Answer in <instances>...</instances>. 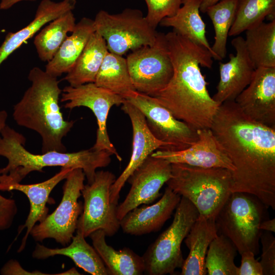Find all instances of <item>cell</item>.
Instances as JSON below:
<instances>
[{
	"instance_id": "obj_1",
	"label": "cell",
	"mask_w": 275,
	"mask_h": 275,
	"mask_svg": "<svg viewBox=\"0 0 275 275\" xmlns=\"http://www.w3.org/2000/svg\"><path fill=\"white\" fill-rule=\"evenodd\" d=\"M234 166L231 192L275 209V128L250 119L235 101L222 103L210 128Z\"/></svg>"
},
{
	"instance_id": "obj_2",
	"label": "cell",
	"mask_w": 275,
	"mask_h": 275,
	"mask_svg": "<svg viewBox=\"0 0 275 275\" xmlns=\"http://www.w3.org/2000/svg\"><path fill=\"white\" fill-rule=\"evenodd\" d=\"M165 36L173 74L166 87L153 97L192 128H210L221 104L210 95L200 67L211 69L212 55L174 31Z\"/></svg>"
},
{
	"instance_id": "obj_3",
	"label": "cell",
	"mask_w": 275,
	"mask_h": 275,
	"mask_svg": "<svg viewBox=\"0 0 275 275\" xmlns=\"http://www.w3.org/2000/svg\"><path fill=\"white\" fill-rule=\"evenodd\" d=\"M24 136L7 124L0 133V156L6 158L8 164L0 169V191H6L10 185L20 183L33 171L42 172L47 167L60 166L81 169L91 183L98 168L106 167L111 162L112 154L106 150L91 148L76 152L51 151L33 154L24 148Z\"/></svg>"
},
{
	"instance_id": "obj_4",
	"label": "cell",
	"mask_w": 275,
	"mask_h": 275,
	"mask_svg": "<svg viewBox=\"0 0 275 275\" xmlns=\"http://www.w3.org/2000/svg\"><path fill=\"white\" fill-rule=\"evenodd\" d=\"M31 86L13 108V117L20 126L37 132L42 140V153L65 152L63 138L74 122L64 120L59 106L62 90L57 77L38 67L29 72Z\"/></svg>"
},
{
	"instance_id": "obj_5",
	"label": "cell",
	"mask_w": 275,
	"mask_h": 275,
	"mask_svg": "<svg viewBox=\"0 0 275 275\" xmlns=\"http://www.w3.org/2000/svg\"><path fill=\"white\" fill-rule=\"evenodd\" d=\"M166 183L173 191L188 199L199 215L214 219L231 194V171L221 168H201L171 163Z\"/></svg>"
},
{
	"instance_id": "obj_6",
	"label": "cell",
	"mask_w": 275,
	"mask_h": 275,
	"mask_svg": "<svg viewBox=\"0 0 275 275\" xmlns=\"http://www.w3.org/2000/svg\"><path fill=\"white\" fill-rule=\"evenodd\" d=\"M266 208L253 195L231 193L215 218L218 234L230 239L240 254L250 251L257 255L262 233L259 226Z\"/></svg>"
},
{
	"instance_id": "obj_7",
	"label": "cell",
	"mask_w": 275,
	"mask_h": 275,
	"mask_svg": "<svg viewBox=\"0 0 275 275\" xmlns=\"http://www.w3.org/2000/svg\"><path fill=\"white\" fill-rule=\"evenodd\" d=\"M171 225L148 248L143 258L145 272L150 275L173 274L181 268L183 259L181 246L199 215L196 207L181 197Z\"/></svg>"
},
{
	"instance_id": "obj_8",
	"label": "cell",
	"mask_w": 275,
	"mask_h": 275,
	"mask_svg": "<svg viewBox=\"0 0 275 275\" xmlns=\"http://www.w3.org/2000/svg\"><path fill=\"white\" fill-rule=\"evenodd\" d=\"M93 20L108 51L116 54L122 56L129 50L153 45L156 40L158 32L139 9L126 8L117 14L101 10Z\"/></svg>"
},
{
	"instance_id": "obj_9",
	"label": "cell",
	"mask_w": 275,
	"mask_h": 275,
	"mask_svg": "<svg viewBox=\"0 0 275 275\" xmlns=\"http://www.w3.org/2000/svg\"><path fill=\"white\" fill-rule=\"evenodd\" d=\"M85 175L81 169L72 170L63 186V197L56 210L38 225L30 234L36 241L53 238L64 246L68 244L77 229L78 219L83 205L78 202L84 188Z\"/></svg>"
},
{
	"instance_id": "obj_10",
	"label": "cell",
	"mask_w": 275,
	"mask_h": 275,
	"mask_svg": "<svg viewBox=\"0 0 275 275\" xmlns=\"http://www.w3.org/2000/svg\"><path fill=\"white\" fill-rule=\"evenodd\" d=\"M126 59L132 85L138 92L153 96L172 77L173 67L164 33H158L153 45L132 51Z\"/></svg>"
},
{
	"instance_id": "obj_11",
	"label": "cell",
	"mask_w": 275,
	"mask_h": 275,
	"mask_svg": "<svg viewBox=\"0 0 275 275\" xmlns=\"http://www.w3.org/2000/svg\"><path fill=\"white\" fill-rule=\"evenodd\" d=\"M116 179L115 175L109 171H96L94 181L85 185L81 190L84 203L76 230L85 238L99 229L111 237L120 228L117 216L118 205L110 201V188Z\"/></svg>"
},
{
	"instance_id": "obj_12",
	"label": "cell",
	"mask_w": 275,
	"mask_h": 275,
	"mask_svg": "<svg viewBox=\"0 0 275 275\" xmlns=\"http://www.w3.org/2000/svg\"><path fill=\"white\" fill-rule=\"evenodd\" d=\"M124 99L143 113L152 133L159 141L168 144L170 150H184L198 140L197 130L176 119L155 97L135 91Z\"/></svg>"
},
{
	"instance_id": "obj_13",
	"label": "cell",
	"mask_w": 275,
	"mask_h": 275,
	"mask_svg": "<svg viewBox=\"0 0 275 275\" xmlns=\"http://www.w3.org/2000/svg\"><path fill=\"white\" fill-rule=\"evenodd\" d=\"M61 93V102H66L64 107L72 109L85 106L94 114L97 122L95 143L92 147L97 150H106L121 161L122 158L112 143L107 131L106 122L112 106L121 105L124 101L122 96L106 89L89 82L76 87L70 85L64 88Z\"/></svg>"
},
{
	"instance_id": "obj_14",
	"label": "cell",
	"mask_w": 275,
	"mask_h": 275,
	"mask_svg": "<svg viewBox=\"0 0 275 275\" xmlns=\"http://www.w3.org/2000/svg\"><path fill=\"white\" fill-rule=\"evenodd\" d=\"M171 173L170 162L151 155L148 156L127 180L131 188L124 200L117 206L118 219L140 205L151 204L160 197V189L170 178Z\"/></svg>"
},
{
	"instance_id": "obj_15",
	"label": "cell",
	"mask_w": 275,
	"mask_h": 275,
	"mask_svg": "<svg viewBox=\"0 0 275 275\" xmlns=\"http://www.w3.org/2000/svg\"><path fill=\"white\" fill-rule=\"evenodd\" d=\"M235 102L250 119L275 128V67L256 68Z\"/></svg>"
},
{
	"instance_id": "obj_16",
	"label": "cell",
	"mask_w": 275,
	"mask_h": 275,
	"mask_svg": "<svg viewBox=\"0 0 275 275\" xmlns=\"http://www.w3.org/2000/svg\"><path fill=\"white\" fill-rule=\"evenodd\" d=\"M122 110L127 114L132 127V146L130 160L123 172L116 179L110 188V201L118 205L120 193L126 182L145 160L154 151L170 150V146L156 139L147 124L143 113L135 106L124 99Z\"/></svg>"
},
{
	"instance_id": "obj_17",
	"label": "cell",
	"mask_w": 275,
	"mask_h": 275,
	"mask_svg": "<svg viewBox=\"0 0 275 275\" xmlns=\"http://www.w3.org/2000/svg\"><path fill=\"white\" fill-rule=\"evenodd\" d=\"M198 139L182 150H157L151 156L171 163H183L201 168H221L233 172L235 168L210 128L197 130Z\"/></svg>"
},
{
	"instance_id": "obj_18",
	"label": "cell",
	"mask_w": 275,
	"mask_h": 275,
	"mask_svg": "<svg viewBox=\"0 0 275 275\" xmlns=\"http://www.w3.org/2000/svg\"><path fill=\"white\" fill-rule=\"evenodd\" d=\"M236 54H229V61L219 63V80L213 99L219 104L235 101L249 85L255 67L247 51L244 39L238 36L231 41Z\"/></svg>"
},
{
	"instance_id": "obj_19",
	"label": "cell",
	"mask_w": 275,
	"mask_h": 275,
	"mask_svg": "<svg viewBox=\"0 0 275 275\" xmlns=\"http://www.w3.org/2000/svg\"><path fill=\"white\" fill-rule=\"evenodd\" d=\"M181 196L167 187L161 198L150 206L136 207L120 221L124 233L140 236L159 231L171 216Z\"/></svg>"
},
{
	"instance_id": "obj_20",
	"label": "cell",
	"mask_w": 275,
	"mask_h": 275,
	"mask_svg": "<svg viewBox=\"0 0 275 275\" xmlns=\"http://www.w3.org/2000/svg\"><path fill=\"white\" fill-rule=\"evenodd\" d=\"M76 0L55 2L42 0L38 6L34 19L20 30L9 33L0 46V65L14 51L38 33L44 25L62 15L72 11Z\"/></svg>"
},
{
	"instance_id": "obj_21",
	"label": "cell",
	"mask_w": 275,
	"mask_h": 275,
	"mask_svg": "<svg viewBox=\"0 0 275 275\" xmlns=\"http://www.w3.org/2000/svg\"><path fill=\"white\" fill-rule=\"evenodd\" d=\"M73 170L70 168L62 167L58 173L45 181L32 184L15 183L7 188L6 191L16 190L24 193L28 198L30 204V210L25 222L18 229L17 236L25 228L26 229L18 250V253L24 250L28 237L36 223L42 222L48 215V209L46 204L50 193L60 182L66 178Z\"/></svg>"
},
{
	"instance_id": "obj_22",
	"label": "cell",
	"mask_w": 275,
	"mask_h": 275,
	"mask_svg": "<svg viewBox=\"0 0 275 275\" xmlns=\"http://www.w3.org/2000/svg\"><path fill=\"white\" fill-rule=\"evenodd\" d=\"M218 235L215 219L200 215L184 239L189 253L184 260L181 275H205V261L211 242Z\"/></svg>"
},
{
	"instance_id": "obj_23",
	"label": "cell",
	"mask_w": 275,
	"mask_h": 275,
	"mask_svg": "<svg viewBox=\"0 0 275 275\" xmlns=\"http://www.w3.org/2000/svg\"><path fill=\"white\" fill-rule=\"evenodd\" d=\"M56 255L67 256L76 266L92 275H108V272L100 257L95 249L85 240L79 230L72 238L71 243L62 248L51 249L37 243L32 256L34 258L44 259Z\"/></svg>"
},
{
	"instance_id": "obj_24",
	"label": "cell",
	"mask_w": 275,
	"mask_h": 275,
	"mask_svg": "<svg viewBox=\"0 0 275 275\" xmlns=\"http://www.w3.org/2000/svg\"><path fill=\"white\" fill-rule=\"evenodd\" d=\"M95 31L94 20L82 18L76 23L71 34L66 37L53 58L47 62L46 72L56 77L68 73Z\"/></svg>"
},
{
	"instance_id": "obj_25",
	"label": "cell",
	"mask_w": 275,
	"mask_h": 275,
	"mask_svg": "<svg viewBox=\"0 0 275 275\" xmlns=\"http://www.w3.org/2000/svg\"><path fill=\"white\" fill-rule=\"evenodd\" d=\"M201 3V0H182L176 14L163 18L159 24L172 27L173 31L206 48L213 59L218 60L206 36V25L200 14Z\"/></svg>"
},
{
	"instance_id": "obj_26",
	"label": "cell",
	"mask_w": 275,
	"mask_h": 275,
	"mask_svg": "<svg viewBox=\"0 0 275 275\" xmlns=\"http://www.w3.org/2000/svg\"><path fill=\"white\" fill-rule=\"evenodd\" d=\"M106 236L101 229L89 235L93 248L103 262L109 275H140L145 272L143 257L129 248L116 250L107 244Z\"/></svg>"
},
{
	"instance_id": "obj_27",
	"label": "cell",
	"mask_w": 275,
	"mask_h": 275,
	"mask_svg": "<svg viewBox=\"0 0 275 275\" xmlns=\"http://www.w3.org/2000/svg\"><path fill=\"white\" fill-rule=\"evenodd\" d=\"M108 51L105 41L95 31L64 79L72 87L94 82Z\"/></svg>"
},
{
	"instance_id": "obj_28",
	"label": "cell",
	"mask_w": 275,
	"mask_h": 275,
	"mask_svg": "<svg viewBox=\"0 0 275 275\" xmlns=\"http://www.w3.org/2000/svg\"><path fill=\"white\" fill-rule=\"evenodd\" d=\"M245 32L246 48L255 68L275 67V19Z\"/></svg>"
},
{
	"instance_id": "obj_29",
	"label": "cell",
	"mask_w": 275,
	"mask_h": 275,
	"mask_svg": "<svg viewBox=\"0 0 275 275\" xmlns=\"http://www.w3.org/2000/svg\"><path fill=\"white\" fill-rule=\"evenodd\" d=\"M72 11L68 12L44 25L35 36L34 44L39 59L49 62L76 24Z\"/></svg>"
},
{
	"instance_id": "obj_30",
	"label": "cell",
	"mask_w": 275,
	"mask_h": 275,
	"mask_svg": "<svg viewBox=\"0 0 275 275\" xmlns=\"http://www.w3.org/2000/svg\"><path fill=\"white\" fill-rule=\"evenodd\" d=\"M94 83L124 98L136 91L130 78L126 58L109 51L104 58Z\"/></svg>"
},
{
	"instance_id": "obj_31",
	"label": "cell",
	"mask_w": 275,
	"mask_h": 275,
	"mask_svg": "<svg viewBox=\"0 0 275 275\" xmlns=\"http://www.w3.org/2000/svg\"><path fill=\"white\" fill-rule=\"evenodd\" d=\"M238 0H220L206 11L214 30V42L211 49L219 61L227 54V43L234 21Z\"/></svg>"
},
{
	"instance_id": "obj_32",
	"label": "cell",
	"mask_w": 275,
	"mask_h": 275,
	"mask_svg": "<svg viewBox=\"0 0 275 275\" xmlns=\"http://www.w3.org/2000/svg\"><path fill=\"white\" fill-rule=\"evenodd\" d=\"M275 0H238L235 17L229 36H237L263 22L275 19Z\"/></svg>"
},
{
	"instance_id": "obj_33",
	"label": "cell",
	"mask_w": 275,
	"mask_h": 275,
	"mask_svg": "<svg viewBox=\"0 0 275 275\" xmlns=\"http://www.w3.org/2000/svg\"><path fill=\"white\" fill-rule=\"evenodd\" d=\"M237 251L230 239L222 234L210 243L205 261L209 275H238V267L234 263Z\"/></svg>"
},
{
	"instance_id": "obj_34",
	"label": "cell",
	"mask_w": 275,
	"mask_h": 275,
	"mask_svg": "<svg viewBox=\"0 0 275 275\" xmlns=\"http://www.w3.org/2000/svg\"><path fill=\"white\" fill-rule=\"evenodd\" d=\"M148 9L145 16L150 25L156 29L161 20L173 16L182 5V0H145Z\"/></svg>"
},
{
	"instance_id": "obj_35",
	"label": "cell",
	"mask_w": 275,
	"mask_h": 275,
	"mask_svg": "<svg viewBox=\"0 0 275 275\" xmlns=\"http://www.w3.org/2000/svg\"><path fill=\"white\" fill-rule=\"evenodd\" d=\"M8 114L5 110L0 111V133L6 125ZM17 212L14 200L5 198L0 194V230L10 228Z\"/></svg>"
},
{
	"instance_id": "obj_36",
	"label": "cell",
	"mask_w": 275,
	"mask_h": 275,
	"mask_svg": "<svg viewBox=\"0 0 275 275\" xmlns=\"http://www.w3.org/2000/svg\"><path fill=\"white\" fill-rule=\"evenodd\" d=\"M262 254L260 262L263 275L275 274V238L271 232L262 231L260 236Z\"/></svg>"
},
{
	"instance_id": "obj_37",
	"label": "cell",
	"mask_w": 275,
	"mask_h": 275,
	"mask_svg": "<svg viewBox=\"0 0 275 275\" xmlns=\"http://www.w3.org/2000/svg\"><path fill=\"white\" fill-rule=\"evenodd\" d=\"M241 265L238 267V275H263L262 268L254 254L246 251L240 254Z\"/></svg>"
},
{
	"instance_id": "obj_38",
	"label": "cell",
	"mask_w": 275,
	"mask_h": 275,
	"mask_svg": "<svg viewBox=\"0 0 275 275\" xmlns=\"http://www.w3.org/2000/svg\"><path fill=\"white\" fill-rule=\"evenodd\" d=\"M1 274L5 275H20V274H50L44 273L43 272L35 271L29 272L23 269L19 263L15 260H10L8 261L1 268Z\"/></svg>"
},
{
	"instance_id": "obj_39",
	"label": "cell",
	"mask_w": 275,
	"mask_h": 275,
	"mask_svg": "<svg viewBox=\"0 0 275 275\" xmlns=\"http://www.w3.org/2000/svg\"><path fill=\"white\" fill-rule=\"evenodd\" d=\"M259 228L262 231L275 232V218L263 220L260 224Z\"/></svg>"
},
{
	"instance_id": "obj_40",
	"label": "cell",
	"mask_w": 275,
	"mask_h": 275,
	"mask_svg": "<svg viewBox=\"0 0 275 275\" xmlns=\"http://www.w3.org/2000/svg\"><path fill=\"white\" fill-rule=\"evenodd\" d=\"M35 1L36 0H1L0 3V9L7 10L11 8L16 4L21 1Z\"/></svg>"
},
{
	"instance_id": "obj_41",
	"label": "cell",
	"mask_w": 275,
	"mask_h": 275,
	"mask_svg": "<svg viewBox=\"0 0 275 275\" xmlns=\"http://www.w3.org/2000/svg\"><path fill=\"white\" fill-rule=\"evenodd\" d=\"M220 0H201L200 10L202 13H205L206 9L210 6L215 4Z\"/></svg>"
},
{
	"instance_id": "obj_42",
	"label": "cell",
	"mask_w": 275,
	"mask_h": 275,
	"mask_svg": "<svg viewBox=\"0 0 275 275\" xmlns=\"http://www.w3.org/2000/svg\"><path fill=\"white\" fill-rule=\"evenodd\" d=\"M58 274H80L77 270L74 267L68 270H67L64 272H62V273H58Z\"/></svg>"
}]
</instances>
